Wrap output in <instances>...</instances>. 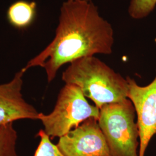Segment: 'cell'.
Instances as JSON below:
<instances>
[{
	"mask_svg": "<svg viewBox=\"0 0 156 156\" xmlns=\"http://www.w3.org/2000/svg\"><path fill=\"white\" fill-rule=\"evenodd\" d=\"M113 44L111 24L91 0H66L60 8L54 39L23 70L42 67L51 82L63 65L96 54L110 55Z\"/></svg>",
	"mask_w": 156,
	"mask_h": 156,
	"instance_id": "cell-1",
	"label": "cell"
},
{
	"mask_svg": "<svg viewBox=\"0 0 156 156\" xmlns=\"http://www.w3.org/2000/svg\"><path fill=\"white\" fill-rule=\"evenodd\" d=\"M62 80L66 84L78 86L85 97L93 101L99 109L128 98L127 79L94 56L71 62L62 73Z\"/></svg>",
	"mask_w": 156,
	"mask_h": 156,
	"instance_id": "cell-2",
	"label": "cell"
},
{
	"mask_svg": "<svg viewBox=\"0 0 156 156\" xmlns=\"http://www.w3.org/2000/svg\"><path fill=\"white\" fill-rule=\"evenodd\" d=\"M134 105L128 98L100 109L98 123L105 136L111 156H139V129Z\"/></svg>",
	"mask_w": 156,
	"mask_h": 156,
	"instance_id": "cell-3",
	"label": "cell"
},
{
	"mask_svg": "<svg viewBox=\"0 0 156 156\" xmlns=\"http://www.w3.org/2000/svg\"><path fill=\"white\" fill-rule=\"evenodd\" d=\"M100 109L90 105L81 89L73 84H66L58 96L56 105L49 115L39 113L44 131L50 139L62 137L90 118L98 120Z\"/></svg>",
	"mask_w": 156,
	"mask_h": 156,
	"instance_id": "cell-4",
	"label": "cell"
},
{
	"mask_svg": "<svg viewBox=\"0 0 156 156\" xmlns=\"http://www.w3.org/2000/svg\"><path fill=\"white\" fill-rule=\"evenodd\" d=\"M64 156H111L98 120L90 118L60 138L57 144Z\"/></svg>",
	"mask_w": 156,
	"mask_h": 156,
	"instance_id": "cell-5",
	"label": "cell"
},
{
	"mask_svg": "<svg viewBox=\"0 0 156 156\" xmlns=\"http://www.w3.org/2000/svg\"><path fill=\"white\" fill-rule=\"evenodd\" d=\"M127 98L134 105L139 129V156H145L151 138L156 135V76L147 86L138 85L134 79L127 77Z\"/></svg>",
	"mask_w": 156,
	"mask_h": 156,
	"instance_id": "cell-6",
	"label": "cell"
},
{
	"mask_svg": "<svg viewBox=\"0 0 156 156\" xmlns=\"http://www.w3.org/2000/svg\"><path fill=\"white\" fill-rule=\"evenodd\" d=\"M25 73L22 69L11 81L0 84V126L20 119H39L40 113L23 97V76Z\"/></svg>",
	"mask_w": 156,
	"mask_h": 156,
	"instance_id": "cell-7",
	"label": "cell"
},
{
	"mask_svg": "<svg viewBox=\"0 0 156 156\" xmlns=\"http://www.w3.org/2000/svg\"><path fill=\"white\" fill-rule=\"evenodd\" d=\"M37 3L19 0L13 3L6 12L9 23L17 29L28 28L34 22L37 15Z\"/></svg>",
	"mask_w": 156,
	"mask_h": 156,
	"instance_id": "cell-8",
	"label": "cell"
},
{
	"mask_svg": "<svg viewBox=\"0 0 156 156\" xmlns=\"http://www.w3.org/2000/svg\"><path fill=\"white\" fill-rule=\"evenodd\" d=\"M17 134L13 123L0 126V156H19L16 151Z\"/></svg>",
	"mask_w": 156,
	"mask_h": 156,
	"instance_id": "cell-9",
	"label": "cell"
},
{
	"mask_svg": "<svg viewBox=\"0 0 156 156\" xmlns=\"http://www.w3.org/2000/svg\"><path fill=\"white\" fill-rule=\"evenodd\" d=\"M156 6V0H131L128 13L133 19H140L147 16Z\"/></svg>",
	"mask_w": 156,
	"mask_h": 156,
	"instance_id": "cell-10",
	"label": "cell"
},
{
	"mask_svg": "<svg viewBox=\"0 0 156 156\" xmlns=\"http://www.w3.org/2000/svg\"><path fill=\"white\" fill-rule=\"evenodd\" d=\"M37 136L40 138V142L34 156H64L57 145L52 143L50 137L45 133L44 130H40Z\"/></svg>",
	"mask_w": 156,
	"mask_h": 156,
	"instance_id": "cell-11",
	"label": "cell"
}]
</instances>
